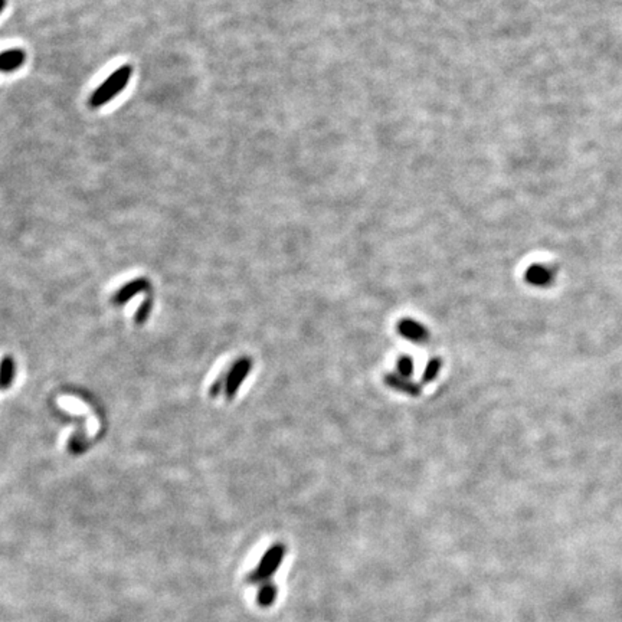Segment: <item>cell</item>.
Masks as SVG:
<instances>
[{
	"label": "cell",
	"mask_w": 622,
	"mask_h": 622,
	"mask_svg": "<svg viewBox=\"0 0 622 622\" xmlns=\"http://www.w3.org/2000/svg\"><path fill=\"white\" fill-rule=\"evenodd\" d=\"M150 310H151V300L147 299V300L142 304V307L139 309V311H137L136 323H137V324H143V323L149 318V316H150Z\"/></svg>",
	"instance_id": "cell-13"
},
{
	"label": "cell",
	"mask_w": 622,
	"mask_h": 622,
	"mask_svg": "<svg viewBox=\"0 0 622 622\" xmlns=\"http://www.w3.org/2000/svg\"><path fill=\"white\" fill-rule=\"evenodd\" d=\"M385 384L391 389H395V391L405 393V395H409V396H420L422 392V388L420 384H415L408 378L396 375V373H388V375H385Z\"/></svg>",
	"instance_id": "cell-6"
},
{
	"label": "cell",
	"mask_w": 622,
	"mask_h": 622,
	"mask_svg": "<svg viewBox=\"0 0 622 622\" xmlns=\"http://www.w3.org/2000/svg\"><path fill=\"white\" fill-rule=\"evenodd\" d=\"M149 285H150V284H149V281H147L146 278H139V280H134V281H132V282H129V284H126V285H122L120 292H118L117 294H114V297H113V303H115V304H122V303H126V301H129L133 296L146 292V289L149 288Z\"/></svg>",
	"instance_id": "cell-7"
},
{
	"label": "cell",
	"mask_w": 622,
	"mask_h": 622,
	"mask_svg": "<svg viewBox=\"0 0 622 622\" xmlns=\"http://www.w3.org/2000/svg\"><path fill=\"white\" fill-rule=\"evenodd\" d=\"M396 330L401 338L412 343H425L430 340V330L417 320L402 318L398 321Z\"/></svg>",
	"instance_id": "cell-4"
},
{
	"label": "cell",
	"mask_w": 622,
	"mask_h": 622,
	"mask_svg": "<svg viewBox=\"0 0 622 622\" xmlns=\"http://www.w3.org/2000/svg\"><path fill=\"white\" fill-rule=\"evenodd\" d=\"M225 385H226V375L217 378V381L212 384V386L209 389V396L217 398L222 392V389H225Z\"/></svg>",
	"instance_id": "cell-14"
},
{
	"label": "cell",
	"mask_w": 622,
	"mask_h": 622,
	"mask_svg": "<svg viewBox=\"0 0 622 622\" xmlns=\"http://www.w3.org/2000/svg\"><path fill=\"white\" fill-rule=\"evenodd\" d=\"M25 52L21 50H11L0 54V71L12 72L25 64Z\"/></svg>",
	"instance_id": "cell-8"
},
{
	"label": "cell",
	"mask_w": 622,
	"mask_h": 622,
	"mask_svg": "<svg viewBox=\"0 0 622 622\" xmlns=\"http://www.w3.org/2000/svg\"><path fill=\"white\" fill-rule=\"evenodd\" d=\"M132 74H133V68L130 65H122L115 72H113L93 93L90 98L91 107H103L114 97H117L124 88L127 87Z\"/></svg>",
	"instance_id": "cell-1"
},
{
	"label": "cell",
	"mask_w": 622,
	"mask_h": 622,
	"mask_svg": "<svg viewBox=\"0 0 622 622\" xmlns=\"http://www.w3.org/2000/svg\"><path fill=\"white\" fill-rule=\"evenodd\" d=\"M15 376V363L11 357H5L0 363V388H9Z\"/></svg>",
	"instance_id": "cell-9"
},
{
	"label": "cell",
	"mask_w": 622,
	"mask_h": 622,
	"mask_svg": "<svg viewBox=\"0 0 622 622\" xmlns=\"http://www.w3.org/2000/svg\"><path fill=\"white\" fill-rule=\"evenodd\" d=\"M277 595H278V589H277V587L272 582H270V580H268V582L263 584L260 591H258V604H260V606H263V608L271 606L274 604Z\"/></svg>",
	"instance_id": "cell-10"
},
{
	"label": "cell",
	"mask_w": 622,
	"mask_h": 622,
	"mask_svg": "<svg viewBox=\"0 0 622 622\" xmlns=\"http://www.w3.org/2000/svg\"><path fill=\"white\" fill-rule=\"evenodd\" d=\"M441 369H442V360L438 356L432 357L427 363L425 370L422 373V379H421L422 384H432L438 378V375L441 373Z\"/></svg>",
	"instance_id": "cell-11"
},
{
	"label": "cell",
	"mask_w": 622,
	"mask_h": 622,
	"mask_svg": "<svg viewBox=\"0 0 622 622\" xmlns=\"http://www.w3.org/2000/svg\"><path fill=\"white\" fill-rule=\"evenodd\" d=\"M284 556H285V546L282 543H277L271 546L260 560L258 566L248 575V584L263 585L268 582L271 576L280 569Z\"/></svg>",
	"instance_id": "cell-2"
},
{
	"label": "cell",
	"mask_w": 622,
	"mask_h": 622,
	"mask_svg": "<svg viewBox=\"0 0 622 622\" xmlns=\"http://www.w3.org/2000/svg\"><path fill=\"white\" fill-rule=\"evenodd\" d=\"M413 359L409 355H402L399 356L398 362H396V369H398V375L403 376V378H410L413 373Z\"/></svg>",
	"instance_id": "cell-12"
},
{
	"label": "cell",
	"mask_w": 622,
	"mask_h": 622,
	"mask_svg": "<svg viewBox=\"0 0 622 622\" xmlns=\"http://www.w3.org/2000/svg\"><path fill=\"white\" fill-rule=\"evenodd\" d=\"M524 280L527 284L534 287H548L555 280L553 271L542 264H533L524 272Z\"/></svg>",
	"instance_id": "cell-5"
},
{
	"label": "cell",
	"mask_w": 622,
	"mask_h": 622,
	"mask_svg": "<svg viewBox=\"0 0 622 622\" xmlns=\"http://www.w3.org/2000/svg\"><path fill=\"white\" fill-rule=\"evenodd\" d=\"M251 369H253V359L250 356H243L232 364V367L226 373L225 395L228 401H232L235 398L239 386L245 382L248 375L251 373Z\"/></svg>",
	"instance_id": "cell-3"
},
{
	"label": "cell",
	"mask_w": 622,
	"mask_h": 622,
	"mask_svg": "<svg viewBox=\"0 0 622 622\" xmlns=\"http://www.w3.org/2000/svg\"><path fill=\"white\" fill-rule=\"evenodd\" d=\"M5 6H6V0H0V13H2Z\"/></svg>",
	"instance_id": "cell-15"
}]
</instances>
